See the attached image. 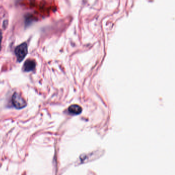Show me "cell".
Instances as JSON below:
<instances>
[{
    "mask_svg": "<svg viewBox=\"0 0 175 175\" xmlns=\"http://www.w3.org/2000/svg\"><path fill=\"white\" fill-rule=\"evenodd\" d=\"M14 53L18 62H21L28 53V46L26 43L17 46L14 50Z\"/></svg>",
    "mask_w": 175,
    "mask_h": 175,
    "instance_id": "obj_1",
    "label": "cell"
},
{
    "mask_svg": "<svg viewBox=\"0 0 175 175\" xmlns=\"http://www.w3.org/2000/svg\"><path fill=\"white\" fill-rule=\"evenodd\" d=\"M68 111L71 114L78 115L81 113L82 108L78 105H73L69 107Z\"/></svg>",
    "mask_w": 175,
    "mask_h": 175,
    "instance_id": "obj_4",
    "label": "cell"
},
{
    "mask_svg": "<svg viewBox=\"0 0 175 175\" xmlns=\"http://www.w3.org/2000/svg\"><path fill=\"white\" fill-rule=\"evenodd\" d=\"M2 38H3L2 32L1 30H0V51H1V43L2 41Z\"/></svg>",
    "mask_w": 175,
    "mask_h": 175,
    "instance_id": "obj_5",
    "label": "cell"
},
{
    "mask_svg": "<svg viewBox=\"0 0 175 175\" xmlns=\"http://www.w3.org/2000/svg\"><path fill=\"white\" fill-rule=\"evenodd\" d=\"M11 101L13 106L17 109H23L27 106L26 101L17 92H14L13 94L11 97Z\"/></svg>",
    "mask_w": 175,
    "mask_h": 175,
    "instance_id": "obj_2",
    "label": "cell"
},
{
    "mask_svg": "<svg viewBox=\"0 0 175 175\" xmlns=\"http://www.w3.org/2000/svg\"><path fill=\"white\" fill-rule=\"evenodd\" d=\"M36 66L35 62L32 60H27L24 64L23 70L24 72H30L33 71Z\"/></svg>",
    "mask_w": 175,
    "mask_h": 175,
    "instance_id": "obj_3",
    "label": "cell"
}]
</instances>
